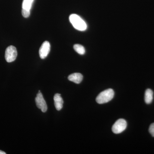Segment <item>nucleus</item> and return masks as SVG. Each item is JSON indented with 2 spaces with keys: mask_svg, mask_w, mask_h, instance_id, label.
Listing matches in <instances>:
<instances>
[{
  "mask_svg": "<svg viewBox=\"0 0 154 154\" xmlns=\"http://www.w3.org/2000/svg\"><path fill=\"white\" fill-rule=\"evenodd\" d=\"M70 22L77 30L85 31L87 28V25L85 21L76 14H73L70 16Z\"/></svg>",
  "mask_w": 154,
  "mask_h": 154,
  "instance_id": "f257e3e1",
  "label": "nucleus"
},
{
  "mask_svg": "<svg viewBox=\"0 0 154 154\" xmlns=\"http://www.w3.org/2000/svg\"><path fill=\"white\" fill-rule=\"evenodd\" d=\"M114 95V91L112 89H108L105 90L97 96L96 99V102L99 104L107 103L113 99Z\"/></svg>",
  "mask_w": 154,
  "mask_h": 154,
  "instance_id": "f03ea898",
  "label": "nucleus"
},
{
  "mask_svg": "<svg viewBox=\"0 0 154 154\" xmlns=\"http://www.w3.org/2000/svg\"><path fill=\"white\" fill-rule=\"evenodd\" d=\"M127 122L125 120L122 119H120L116 122L112 126V131L116 134L121 133L126 129Z\"/></svg>",
  "mask_w": 154,
  "mask_h": 154,
  "instance_id": "7ed1b4c3",
  "label": "nucleus"
},
{
  "mask_svg": "<svg viewBox=\"0 0 154 154\" xmlns=\"http://www.w3.org/2000/svg\"><path fill=\"white\" fill-rule=\"evenodd\" d=\"M17 48L13 45L7 48L6 50L5 58L8 62L11 63L14 61L17 58Z\"/></svg>",
  "mask_w": 154,
  "mask_h": 154,
  "instance_id": "20e7f679",
  "label": "nucleus"
},
{
  "mask_svg": "<svg viewBox=\"0 0 154 154\" xmlns=\"http://www.w3.org/2000/svg\"><path fill=\"white\" fill-rule=\"evenodd\" d=\"M36 106L39 109H41L42 112H45L47 110L48 107L47 104L44 100L43 96L40 91H38V94L35 98Z\"/></svg>",
  "mask_w": 154,
  "mask_h": 154,
  "instance_id": "39448f33",
  "label": "nucleus"
},
{
  "mask_svg": "<svg viewBox=\"0 0 154 154\" xmlns=\"http://www.w3.org/2000/svg\"><path fill=\"white\" fill-rule=\"evenodd\" d=\"M51 46L48 41H45L39 48V54L42 59L45 58L50 51Z\"/></svg>",
  "mask_w": 154,
  "mask_h": 154,
  "instance_id": "423d86ee",
  "label": "nucleus"
},
{
  "mask_svg": "<svg viewBox=\"0 0 154 154\" xmlns=\"http://www.w3.org/2000/svg\"><path fill=\"white\" fill-rule=\"evenodd\" d=\"M54 100L56 109L57 110H60L62 108L63 104V100L61 97L60 94H56L54 97Z\"/></svg>",
  "mask_w": 154,
  "mask_h": 154,
  "instance_id": "0eeeda50",
  "label": "nucleus"
},
{
  "mask_svg": "<svg viewBox=\"0 0 154 154\" xmlns=\"http://www.w3.org/2000/svg\"><path fill=\"white\" fill-rule=\"evenodd\" d=\"M83 76L82 74L79 73H75L69 75L68 77V79L71 82H73L76 84H80L82 81Z\"/></svg>",
  "mask_w": 154,
  "mask_h": 154,
  "instance_id": "6e6552de",
  "label": "nucleus"
},
{
  "mask_svg": "<svg viewBox=\"0 0 154 154\" xmlns=\"http://www.w3.org/2000/svg\"><path fill=\"white\" fill-rule=\"evenodd\" d=\"M153 98V92L151 89H147L145 94V102L147 104H150L152 101Z\"/></svg>",
  "mask_w": 154,
  "mask_h": 154,
  "instance_id": "1a4fd4ad",
  "label": "nucleus"
},
{
  "mask_svg": "<svg viewBox=\"0 0 154 154\" xmlns=\"http://www.w3.org/2000/svg\"><path fill=\"white\" fill-rule=\"evenodd\" d=\"M34 0H23L22 9L30 11Z\"/></svg>",
  "mask_w": 154,
  "mask_h": 154,
  "instance_id": "9d476101",
  "label": "nucleus"
},
{
  "mask_svg": "<svg viewBox=\"0 0 154 154\" xmlns=\"http://www.w3.org/2000/svg\"><path fill=\"white\" fill-rule=\"evenodd\" d=\"M74 49L78 53L83 55L85 53V49L84 46L79 44H75L74 45Z\"/></svg>",
  "mask_w": 154,
  "mask_h": 154,
  "instance_id": "9b49d317",
  "label": "nucleus"
},
{
  "mask_svg": "<svg viewBox=\"0 0 154 154\" xmlns=\"http://www.w3.org/2000/svg\"><path fill=\"white\" fill-rule=\"evenodd\" d=\"M22 15L25 18H28L30 15V11H27L25 9H22Z\"/></svg>",
  "mask_w": 154,
  "mask_h": 154,
  "instance_id": "f8f14e48",
  "label": "nucleus"
},
{
  "mask_svg": "<svg viewBox=\"0 0 154 154\" xmlns=\"http://www.w3.org/2000/svg\"><path fill=\"white\" fill-rule=\"evenodd\" d=\"M149 132L152 135V136L154 137V123L151 125L149 128Z\"/></svg>",
  "mask_w": 154,
  "mask_h": 154,
  "instance_id": "ddd939ff",
  "label": "nucleus"
},
{
  "mask_svg": "<svg viewBox=\"0 0 154 154\" xmlns=\"http://www.w3.org/2000/svg\"><path fill=\"white\" fill-rule=\"evenodd\" d=\"M6 153L5 152L2 151L0 150V154H6Z\"/></svg>",
  "mask_w": 154,
  "mask_h": 154,
  "instance_id": "4468645a",
  "label": "nucleus"
}]
</instances>
